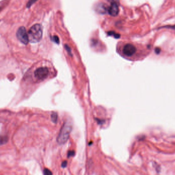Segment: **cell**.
<instances>
[{
	"instance_id": "obj_15",
	"label": "cell",
	"mask_w": 175,
	"mask_h": 175,
	"mask_svg": "<svg viewBox=\"0 0 175 175\" xmlns=\"http://www.w3.org/2000/svg\"><path fill=\"white\" fill-rule=\"evenodd\" d=\"M2 8V6L1 5V4H0V10H1Z\"/></svg>"
},
{
	"instance_id": "obj_1",
	"label": "cell",
	"mask_w": 175,
	"mask_h": 175,
	"mask_svg": "<svg viewBox=\"0 0 175 175\" xmlns=\"http://www.w3.org/2000/svg\"><path fill=\"white\" fill-rule=\"evenodd\" d=\"M28 38L29 42L32 43H36L42 40L43 30L40 24L33 25L28 31Z\"/></svg>"
},
{
	"instance_id": "obj_3",
	"label": "cell",
	"mask_w": 175,
	"mask_h": 175,
	"mask_svg": "<svg viewBox=\"0 0 175 175\" xmlns=\"http://www.w3.org/2000/svg\"><path fill=\"white\" fill-rule=\"evenodd\" d=\"M17 36L19 40L23 44H28L29 42L28 33L24 27H21L19 28L17 31Z\"/></svg>"
},
{
	"instance_id": "obj_14",
	"label": "cell",
	"mask_w": 175,
	"mask_h": 175,
	"mask_svg": "<svg viewBox=\"0 0 175 175\" xmlns=\"http://www.w3.org/2000/svg\"><path fill=\"white\" fill-rule=\"evenodd\" d=\"M67 166V161H64L63 162H62V164H61V167L63 168H65Z\"/></svg>"
},
{
	"instance_id": "obj_4",
	"label": "cell",
	"mask_w": 175,
	"mask_h": 175,
	"mask_svg": "<svg viewBox=\"0 0 175 175\" xmlns=\"http://www.w3.org/2000/svg\"><path fill=\"white\" fill-rule=\"evenodd\" d=\"M49 70L47 67H40L35 70L34 74L35 77L39 80H44L47 77Z\"/></svg>"
},
{
	"instance_id": "obj_10",
	"label": "cell",
	"mask_w": 175,
	"mask_h": 175,
	"mask_svg": "<svg viewBox=\"0 0 175 175\" xmlns=\"http://www.w3.org/2000/svg\"><path fill=\"white\" fill-rule=\"evenodd\" d=\"M75 151H68V154H67V157L68 158H70V157H72L75 155Z\"/></svg>"
},
{
	"instance_id": "obj_11",
	"label": "cell",
	"mask_w": 175,
	"mask_h": 175,
	"mask_svg": "<svg viewBox=\"0 0 175 175\" xmlns=\"http://www.w3.org/2000/svg\"><path fill=\"white\" fill-rule=\"evenodd\" d=\"M53 39V41L54 42H56L57 44L59 43V42H60V40H59V39H58V37L57 36H54L52 38Z\"/></svg>"
},
{
	"instance_id": "obj_9",
	"label": "cell",
	"mask_w": 175,
	"mask_h": 175,
	"mask_svg": "<svg viewBox=\"0 0 175 175\" xmlns=\"http://www.w3.org/2000/svg\"><path fill=\"white\" fill-rule=\"evenodd\" d=\"M36 1H37V0H29V1L28 2L27 4V7L29 8V7H30Z\"/></svg>"
},
{
	"instance_id": "obj_16",
	"label": "cell",
	"mask_w": 175,
	"mask_h": 175,
	"mask_svg": "<svg viewBox=\"0 0 175 175\" xmlns=\"http://www.w3.org/2000/svg\"><path fill=\"white\" fill-rule=\"evenodd\" d=\"M172 27H173V28H174V29H175V26H172Z\"/></svg>"
},
{
	"instance_id": "obj_8",
	"label": "cell",
	"mask_w": 175,
	"mask_h": 175,
	"mask_svg": "<svg viewBox=\"0 0 175 175\" xmlns=\"http://www.w3.org/2000/svg\"><path fill=\"white\" fill-rule=\"evenodd\" d=\"M44 175H52V172L50 170L46 168L44 170Z\"/></svg>"
},
{
	"instance_id": "obj_5",
	"label": "cell",
	"mask_w": 175,
	"mask_h": 175,
	"mask_svg": "<svg viewBox=\"0 0 175 175\" xmlns=\"http://www.w3.org/2000/svg\"><path fill=\"white\" fill-rule=\"evenodd\" d=\"M136 48L133 45L127 44L122 49V53L128 57H131L136 53Z\"/></svg>"
},
{
	"instance_id": "obj_6",
	"label": "cell",
	"mask_w": 175,
	"mask_h": 175,
	"mask_svg": "<svg viewBox=\"0 0 175 175\" xmlns=\"http://www.w3.org/2000/svg\"><path fill=\"white\" fill-rule=\"evenodd\" d=\"M109 13L112 17H116L119 13V7L118 5L116 3H112L111 5L110 6V8L108 10Z\"/></svg>"
},
{
	"instance_id": "obj_2",
	"label": "cell",
	"mask_w": 175,
	"mask_h": 175,
	"mask_svg": "<svg viewBox=\"0 0 175 175\" xmlns=\"http://www.w3.org/2000/svg\"><path fill=\"white\" fill-rule=\"evenodd\" d=\"M72 126L69 122H66L62 126L57 138V143L60 145H63L68 141L70 134L72 131Z\"/></svg>"
},
{
	"instance_id": "obj_13",
	"label": "cell",
	"mask_w": 175,
	"mask_h": 175,
	"mask_svg": "<svg viewBox=\"0 0 175 175\" xmlns=\"http://www.w3.org/2000/svg\"><path fill=\"white\" fill-rule=\"evenodd\" d=\"M109 34L110 35H114L115 38H119L120 35L119 34H114V32H110L109 33Z\"/></svg>"
},
{
	"instance_id": "obj_7",
	"label": "cell",
	"mask_w": 175,
	"mask_h": 175,
	"mask_svg": "<svg viewBox=\"0 0 175 175\" xmlns=\"http://www.w3.org/2000/svg\"><path fill=\"white\" fill-rule=\"evenodd\" d=\"M52 120L54 123H56L57 120V114L56 113H53L51 115Z\"/></svg>"
},
{
	"instance_id": "obj_12",
	"label": "cell",
	"mask_w": 175,
	"mask_h": 175,
	"mask_svg": "<svg viewBox=\"0 0 175 175\" xmlns=\"http://www.w3.org/2000/svg\"><path fill=\"white\" fill-rule=\"evenodd\" d=\"M6 140H7V139H5V137H0V145H1V144H2V143H4L5 141H6Z\"/></svg>"
}]
</instances>
